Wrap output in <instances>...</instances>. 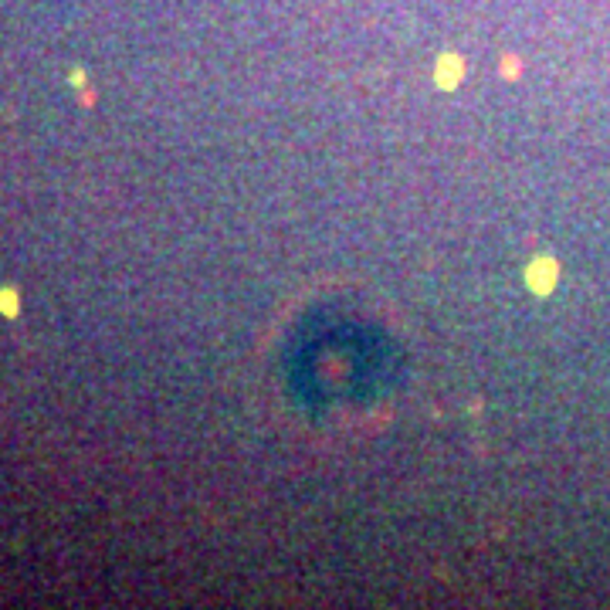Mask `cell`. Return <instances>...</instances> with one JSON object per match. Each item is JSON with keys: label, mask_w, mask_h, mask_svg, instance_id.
<instances>
[{"label": "cell", "mask_w": 610, "mask_h": 610, "mask_svg": "<svg viewBox=\"0 0 610 610\" xmlns=\"http://www.w3.org/2000/svg\"><path fill=\"white\" fill-rule=\"evenodd\" d=\"M458 78H461V61H458L455 54H444L441 65H437V81H441L444 88H455Z\"/></svg>", "instance_id": "1"}, {"label": "cell", "mask_w": 610, "mask_h": 610, "mask_svg": "<svg viewBox=\"0 0 610 610\" xmlns=\"http://www.w3.org/2000/svg\"><path fill=\"white\" fill-rule=\"evenodd\" d=\"M553 279H556V275H553V265H549V261H535L533 272H529V285H533L535 292H546V288L553 285Z\"/></svg>", "instance_id": "2"}, {"label": "cell", "mask_w": 610, "mask_h": 610, "mask_svg": "<svg viewBox=\"0 0 610 610\" xmlns=\"http://www.w3.org/2000/svg\"><path fill=\"white\" fill-rule=\"evenodd\" d=\"M0 308H3L7 315H17V295H14L10 288H3V292H0Z\"/></svg>", "instance_id": "3"}]
</instances>
